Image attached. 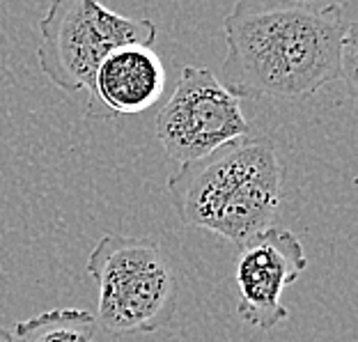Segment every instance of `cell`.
<instances>
[{
  "label": "cell",
  "mask_w": 358,
  "mask_h": 342,
  "mask_svg": "<svg viewBox=\"0 0 358 342\" xmlns=\"http://www.w3.org/2000/svg\"><path fill=\"white\" fill-rule=\"evenodd\" d=\"M356 30L345 5L324 0H237L223 21L221 83L239 99H306L343 80Z\"/></svg>",
  "instance_id": "1"
},
{
  "label": "cell",
  "mask_w": 358,
  "mask_h": 342,
  "mask_svg": "<svg viewBox=\"0 0 358 342\" xmlns=\"http://www.w3.org/2000/svg\"><path fill=\"white\" fill-rule=\"evenodd\" d=\"M285 170L268 136H243L179 166L168 191L184 225L243 246L271 227Z\"/></svg>",
  "instance_id": "2"
},
{
  "label": "cell",
  "mask_w": 358,
  "mask_h": 342,
  "mask_svg": "<svg viewBox=\"0 0 358 342\" xmlns=\"http://www.w3.org/2000/svg\"><path fill=\"white\" fill-rule=\"evenodd\" d=\"M87 276L96 283V324L113 336L166 329L177 308V276L150 237L103 234L90 250Z\"/></svg>",
  "instance_id": "3"
},
{
  "label": "cell",
  "mask_w": 358,
  "mask_h": 342,
  "mask_svg": "<svg viewBox=\"0 0 358 342\" xmlns=\"http://www.w3.org/2000/svg\"><path fill=\"white\" fill-rule=\"evenodd\" d=\"M159 30L150 19H129L99 0H53L39 21L37 62L64 92H92L96 67L127 44L154 46Z\"/></svg>",
  "instance_id": "4"
},
{
  "label": "cell",
  "mask_w": 358,
  "mask_h": 342,
  "mask_svg": "<svg viewBox=\"0 0 358 342\" xmlns=\"http://www.w3.org/2000/svg\"><path fill=\"white\" fill-rule=\"evenodd\" d=\"M250 136L241 99L207 67H184L157 115L161 148L179 166Z\"/></svg>",
  "instance_id": "5"
},
{
  "label": "cell",
  "mask_w": 358,
  "mask_h": 342,
  "mask_svg": "<svg viewBox=\"0 0 358 342\" xmlns=\"http://www.w3.org/2000/svg\"><path fill=\"white\" fill-rule=\"evenodd\" d=\"M308 269L303 243L292 230L266 227L239 246L234 278L239 287L237 313L243 324L271 331L287 320L282 292L294 285Z\"/></svg>",
  "instance_id": "6"
},
{
  "label": "cell",
  "mask_w": 358,
  "mask_h": 342,
  "mask_svg": "<svg viewBox=\"0 0 358 342\" xmlns=\"http://www.w3.org/2000/svg\"><path fill=\"white\" fill-rule=\"evenodd\" d=\"M164 90L166 67L152 46H120L106 55L94 71L87 117L138 115L154 108Z\"/></svg>",
  "instance_id": "7"
},
{
  "label": "cell",
  "mask_w": 358,
  "mask_h": 342,
  "mask_svg": "<svg viewBox=\"0 0 358 342\" xmlns=\"http://www.w3.org/2000/svg\"><path fill=\"white\" fill-rule=\"evenodd\" d=\"M96 317L80 308H53L30 320L16 322L14 342H92L96 336Z\"/></svg>",
  "instance_id": "8"
},
{
  "label": "cell",
  "mask_w": 358,
  "mask_h": 342,
  "mask_svg": "<svg viewBox=\"0 0 358 342\" xmlns=\"http://www.w3.org/2000/svg\"><path fill=\"white\" fill-rule=\"evenodd\" d=\"M0 342H14V338H12V331H10V329L0 327Z\"/></svg>",
  "instance_id": "9"
}]
</instances>
